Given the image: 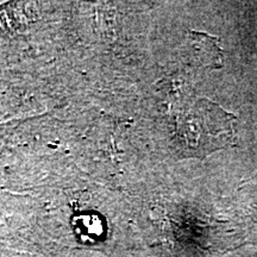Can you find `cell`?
<instances>
[{
  "mask_svg": "<svg viewBox=\"0 0 257 257\" xmlns=\"http://www.w3.org/2000/svg\"><path fill=\"white\" fill-rule=\"evenodd\" d=\"M232 120L233 115L223 111L218 105L207 100L199 101L191 112L180 118L179 136L189 147L188 149L197 152V155H206L213 150L207 137H211L217 149L218 147L225 146L217 137H223L229 143L233 140L232 130L216 128L217 126L232 127Z\"/></svg>",
  "mask_w": 257,
  "mask_h": 257,
  "instance_id": "1",
  "label": "cell"
},
{
  "mask_svg": "<svg viewBox=\"0 0 257 257\" xmlns=\"http://www.w3.org/2000/svg\"><path fill=\"white\" fill-rule=\"evenodd\" d=\"M75 233L83 242H98L105 236L104 219L95 213H83L73 219Z\"/></svg>",
  "mask_w": 257,
  "mask_h": 257,
  "instance_id": "2",
  "label": "cell"
}]
</instances>
